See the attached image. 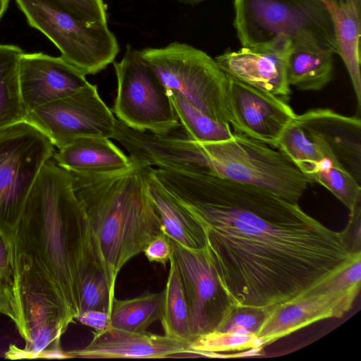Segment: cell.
<instances>
[{
  "instance_id": "6da1fadb",
  "label": "cell",
  "mask_w": 361,
  "mask_h": 361,
  "mask_svg": "<svg viewBox=\"0 0 361 361\" xmlns=\"http://www.w3.org/2000/svg\"><path fill=\"white\" fill-rule=\"evenodd\" d=\"M154 173L203 228L206 252L230 305H279L361 258L341 233L270 190L210 174L166 168Z\"/></svg>"
},
{
  "instance_id": "7a4b0ae2",
  "label": "cell",
  "mask_w": 361,
  "mask_h": 361,
  "mask_svg": "<svg viewBox=\"0 0 361 361\" xmlns=\"http://www.w3.org/2000/svg\"><path fill=\"white\" fill-rule=\"evenodd\" d=\"M11 245L54 289L67 324L74 323L80 312L82 276L96 259L72 173L53 158L44 164L28 195Z\"/></svg>"
},
{
  "instance_id": "3957f363",
  "label": "cell",
  "mask_w": 361,
  "mask_h": 361,
  "mask_svg": "<svg viewBox=\"0 0 361 361\" xmlns=\"http://www.w3.org/2000/svg\"><path fill=\"white\" fill-rule=\"evenodd\" d=\"M145 165L131 161L113 173H71L75 194L87 217L94 258L114 298L122 267L163 232L148 193Z\"/></svg>"
},
{
  "instance_id": "277c9868",
  "label": "cell",
  "mask_w": 361,
  "mask_h": 361,
  "mask_svg": "<svg viewBox=\"0 0 361 361\" xmlns=\"http://www.w3.org/2000/svg\"><path fill=\"white\" fill-rule=\"evenodd\" d=\"M233 6V26L242 47L286 38L292 49L337 54L324 0H234Z\"/></svg>"
},
{
  "instance_id": "5b68a950",
  "label": "cell",
  "mask_w": 361,
  "mask_h": 361,
  "mask_svg": "<svg viewBox=\"0 0 361 361\" xmlns=\"http://www.w3.org/2000/svg\"><path fill=\"white\" fill-rule=\"evenodd\" d=\"M200 143L205 174L261 187L295 203L310 183L283 152L243 133Z\"/></svg>"
},
{
  "instance_id": "8992f818",
  "label": "cell",
  "mask_w": 361,
  "mask_h": 361,
  "mask_svg": "<svg viewBox=\"0 0 361 361\" xmlns=\"http://www.w3.org/2000/svg\"><path fill=\"white\" fill-rule=\"evenodd\" d=\"M12 267L15 324L25 345L23 349L11 345L5 357L69 358L61 347L68 325L56 293L24 256L13 250Z\"/></svg>"
},
{
  "instance_id": "52a82bcc",
  "label": "cell",
  "mask_w": 361,
  "mask_h": 361,
  "mask_svg": "<svg viewBox=\"0 0 361 361\" xmlns=\"http://www.w3.org/2000/svg\"><path fill=\"white\" fill-rule=\"evenodd\" d=\"M163 85L183 95L212 118L228 123V76L215 59L186 43L173 42L140 50Z\"/></svg>"
},
{
  "instance_id": "ba28073f",
  "label": "cell",
  "mask_w": 361,
  "mask_h": 361,
  "mask_svg": "<svg viewBox=\"0 0 361 361\" xmlns=\"http://www.w3.org/2000/svg\"><path fill=\"white\" fill-rule=\"evenodd\" d=\"M28 24L59 49L61 57L85 75L113 63L119 45L107 24L85 23L47 0H16Z\"/></svg>"
},
{
  "instance_id": "9c48e42d",
  "label": "cell",
  "mask_w": 361,
  "mask_h": 361,
  "mask_svg": "<svg viewBox=\"0 0 361 361\" xmlns=\"http://www.w3.org/2000/svg\"><path fill=\"white\" fill-rule=\"evenodd\" d=\"M54 146L26 121L0 130V237L11 243L28 195Z\"/></svg>"
},
{
  "instance_id": "30bf717a",
  "label": "cell",
  "mask_w": 361,
  "mask_h": 361,
  "mask_svg": "<svg viewBox=\"0 0 361 361\" xmlns=\"http://www.w3.org/2000/svg\"><path fill=\"white\" fill-rule=\"evenodd\" d=\"M117 94L113 112L133 129L164 134L180 122L168 89L145 61L140 50L126 45L122 59L113 62Z\"/></svg>"
},
{
  "instance_id": "8fae6325",
  "label": "cell",
  "mask_w": 361,
  "mask_h": 361,
  "mask_svg": "<svg viewBox=\"0 0 361 361\" xmlns=\"http://www.w3.org/2000/svg\"><path fill=\"white\" fill-rule=\"evenodd\" d=\"M25 121L41 130L59 149L83 137L111 138L116 118L96 85L27 113Z\"/></svg>"
},
{
  "instance_id": "7c38bea8",
  "label": "cell",
  "mask_w": 361,
  "mask_h": 361,
  "mask_svg": "<svg viewBox=\"0 0 361 361\" xmlns=\"http://www.w3.org/2000/svg\"><path fill=\"white\" fill-rule=\"evenodd\" d=\"M169 242L171 258L178 269L187 302L192 341L216 328L229 303L205 248L189 249L171 238Z\"/></svg>"
},
{
  "instance_id": "4fadbf2b",
  "label": "cell",
  "mask_w": 361,
  "mask_h": 361,
  "mask_svg": "<svg viewBox=\"0 0 361 361\" xmlns=\"http://www.w3.org/2000/svg\"><path fill=\"white\" fill-rule=\"evenodd\" d=\"M228 123L234 132L275 148L286 128L296 114L287 101L229 75Z\"/></svg>"
},
{
  "instance_id": "5bb4252c",
  "label": "cell",
  "mask_w": 361,
  "mask_h": 361,
  "mask_svg": "<svg viewBox=\"0 0 361 361\" xmlns=\"http://www.w3.org/2000/svg\"><path fill=\"white\" fill-rule=\"evenodd\" d=\"M291 49L289 40L278 38L236 51L226 50L214 59L226 75L288 101L290 86L286 66Z\"/></svg>"
},
{
  "instance_id": "9a60e30c",
  "label": "cell",
  "mask_w": 361,
  "mask_h": 361,
  "mask_svg": "<svg viewBox=\"0 0 361 361\" xmlns=\"http://www.w3.org/2000/svg\"><path fill=\"white\" fill-rule=\"evenodd\" d=\"M360 290L307 292L270 307L257 337L264 347L314 322L342 317L352 308Z\"/></svg>"
},
{
  "instance_id": "2e32d148",
  "label": "cell",
  "mask_w": 361,
  "mask_h": 361,
  "mask_svg": "<svg viewBox=\"0 0 361 361\" xmlns=\"http://www.w3.org/2000/svg\"><path fill=\"white\" fill-rule=\"evenodd\" d=\"M90 82L61 56L23 53L19 62L21 98L27 113L71 95Z\"/></svg>"
},
{
  "instance_id": "e0dca14e",
  "label": "cell",
  "mask_w": 361,
  "mask_h": 361,
  "mask_svg": "<svg viewBox=\"0 0 361 361\" xmlns=\"http://www.w3.org/2000/svg\"><path fill=\"white\" fill-rule=\"evenodd\" d=\"M295 121L307 137L323 145L361 183V120L328 108H317L296 115Z\"/></svg>"
},
{
  "instance_id": "ac0fdd59",
  "label": "cell",
  "mask_w": 361,
  "mask_h": 361,
  "mask_svg": "<svg viewBox=\"0 0 361 361\" xmlns=\"http://www.w3.org/2000/svg\"><path fill=\"white\" fill-rule=\"evenodd\" d=\"M69 358H166L191 355L190 343L165 334L131 332L109 327L94 331L83 348L67 352Z\"/></svg>"
},
{
  "instance_id": "d6986e66",
  "label": "cell",
  "mask_w": 361,
  "mask_h": 361,
  "mask_svg": "<svg viewBox=\"0 0 361 361\" xmlns=\"http://www.w3.org/2000/svg\"><path fill=\"white\" fill-rule=\"evenodd\" d=\"M52 158L61 168L79 174L113 173L131 164L129 157L109 138L103 137L77 140L54 152Z\"/></svg>"
},
{
  "instance_id": "ffe728a7",
  "label": "cell",
  "mask_w": 361,
  "mask_h": 361,
  "mask_svg": "<svg viewBox=\"0 0 361 361\" xmlns=\"http://www.w3.org/2000/svg\"><path fill=\"white\" fill-rule=\"evenodd\" d=\"M152 166L145 165L148 193L159 216L162 231L171 239L189 249L205 246V233L200 224L161 184Z\"/></svg>"
},
{
  "instance_id": "44dd1931",
  "label": "cell",
  "mask_w": 361,
  "mask_h": 361,
  "mask_svg": "<svg viewBox=\"0 0 361 361\" xmlns=\"http://www.w3.org/2000/svg\"><path fill=\"white\" fill-rule=\"evenodd\" d=\"M337 44V54L348 72L358 109L361 107V0H324Z\"/></svg>"
},
{
  "instance_id": "7402d4cb",
  "label": "cell",
  "mask_w": 361,
  "mask_h": 361,
  "mask_svg": "<svg viewBox=\"0 0 361 361\" xmlns=\"http://www.w3.org/2000/svg\"><path fill=\"white\" fill-rule=\"evenodd\" d=\"M23 51L0 44V130L24 121L27 112L19 84V62Z\"/></svg>"
},
{
  "instance_id": "603a6c76",
  "label": "cell",
  "mask_w": 361,
  "mask_h": 361,
  "mask_svg": "<svg viewBox=\"0 0 361 361\" xmlns=\"http://www.w3.org/2000/svg\"><path fill=\"white\" fill-rule=\"evenodd\" d=\"M334 54L329 51L292 49L286 66L290 86L302 91H319L333 78Z\"/></svg>"
},
{
  "instance_id": "cb8c5ba5",
  "label": "cell",
  "mask_w": 361,
  "mask_h": 361,
  "mask_svg": "<svg viewBox=\"0 0 361 361\" xmlns=\"http://www.w3.org/2000/svg\"><path fill=\"white\" fill-rule=\"evenodd\" d=\"M164 301V290L131 299L115 298L109 313L111 327L131 332H145L149 326L161 319Z\"/></svg>"
},
{
  "instance_id": "d4e9b609",
  "label": "cell",
  "mask_w": 361,
  "mask_h": 361,
  "mask_svg": "<svg viewBox=\"0 0 361 361\" xmlns=\"http://www.w3.org/2000/svg\"><path fill=\"white\" fill-rule=\"evenodd\" d=\"M314 142L322 152L323 157L309 175L310 182L323 185L351 212L361 202L360 184L326 147L318 142Z\"/></svg>"
},
{
  "instance_id": "484cf974",
  "label": "cell",
  "mask_w": 361,
  "mask_h": 361,
  "mask_svg": "<svg viewBox=\"0 0 361 361\" xmlns=\"http://www.w3.org/2000/svg\"><path fill=\"white\" fill-rule=\"evenodd\" d=\"M262 348L256 335L243 331L214 330L198 336L190 343L191 355L209 357L256 355Z\"/></svg>"
},
{
  "instance_id": "4316f807",
  "label": "cell",
  "mask_w": 361,
  "mask_h": 361,
  "mask_svg": "<svg viewBox=\"0 0 361 361\" xmlns=\"http://www.w3.org/2000/svg\"><path fill=\"white\" fill-rule=\"evenodd\" d=\"M164 301L161 322L164 334L191 343L189 313L180 276L170 257L168 278L164 288Z\"/></svg>"
},
{
  "instance_id": "83f0119b",
  "label": "cell",
  "mask_w": 361,
  "mask_h": 361,
  "mask_svg": "<svg viewBox=\"0 0 361 361\" xmlns=\"http://www.w3.org/2000/svg\"><path fill=\"white\" fill-rule=\"evenodd\" d=\"M168 90L180 123L193 140L200 142H216L227 140L233 136L229 123L212 118L179 92Z\"/></svg>"
},
{
  "instance_id": "f1b7e54d",
  "label": "cell",
  "mask_w": 361,
  "mask_h": 361,
  "mask_svg": "<svg viewBox=\"0 0 361 361\" xmlns=\"http://www.w3.org/2000/svg\"><path fill=\"white\" fill-rule=\"evenodd\" d=\"M275 148L286 154L307 178L323 157L317 145L295 121L283 130Z\"/></svg>"
},
{
  "instance_id": "f546056e",
  "label": "cell",
  "mask_w": 361,
  "mask_h": 361,
  "mask_svg": "<svg viewBox=\"0 0 361 361\" xmlns=\"http://www.w3.org/2000/svg\"><path fill=\"white\" fill-rule=\"evenodd\" d=\"M114 299L104 273L97 261H92L86 267L81 279L80 314L88 310L110 313Z\"/></svg>"
},
{
  "instance_id": "4dcf8cb0",
  "label": "cell",
  "mask_w": 361,
  "mask_h": 361,
  "mask_svg": "<svg viewBox=\"0 0 361 361\" xmlns=\"http://www.w3.org/2000/svg\"><path fill=\"white\" fill-rule=\"evenodd\" d=\"M269 308L270 307H241L229 304L214 330L224 332L243 331L257 336Z\"/></svg>"
},
{
  "instance_id": "1f68e13d",
  "label": "cell",
  "mask_w": 361,
  "mask_h": 361,
  "mask_svg": "<svg viewBox=\"0 0 361 361\" xmlns=\"http://www.w3.org/2000/svg\"><path fill=\"white\" fill-rule=\"evenodd\" d=\"M88 23L107 24V6L104 0H47Z\"/></svg>"
},
{
  "instance_id": "d6a6232c",
  "label": "cell",
  "mask_w": 361,
  "mask_h": 361,
  "mask_svg": "<svg viewBox=\"0 0 361 361\" xmlns=\"http://www.w3.org/2000/svg\"><path fill=\"white\" fill-rule=\"evenodd\" d=\"M361 258H359L337 274L310 289L307 292H329L360 288Z\"/></svg>"
},
{
  "instance_id": "836d02e7",
  "label": "cell",
  "mask_w": 361,
  "mask_h": 361,
  "mask_svg": "<svg viewBox=\"0 0 361 361\" xmlns=\"http://www.w3.org/2000/svg\"><path fill=\"white\" fill-rule=\"evenodd\" d=\"M361 202L350 212L347 227L340 232L345 244L353 252H361Z\"/></svg>"
},
{
  "instance_id": "e575fe53",
  "label": "cell",
  "mask_w": 361,
  "mask_h": 361,
  "mask_svg": "<svg viewBox=\"0 0 361 361\" xmlns=\"http://www.w3.org/2000/svg\"><path fill=\"white\" fill-rule=\"evenodd\" d=\"M143 252L149 262L160 263L165 267L171 254L169 237L164 232L161 233L149 242Z\"/></svg>"
},
{
  "instance_id": "d590c367",
  "label": "cell",
  "mask_w": 361,
  "mask_h": 361,
  "mask_svg": "<svg viewBox=\"0 0 361 361\" xmlns=\"http://www.w3.org/2000/svg\"><path fill=\"white\" fill-rule=\"evenodd\" d=\"M0 313L16 321L11 279L0 278Z\"/></svg>"
},
{
  "instance_id": "8d00e7d4",
  "label": "cell",
  "mask_w": 361,
  "mask_h": 361,
  "mask_svg": "<svg viewBox=\"0 0 361 361\" xmlns=\"http://www.w3.org/2000/svg\"><path fill=\"white\" fill-rule=\"evenodd\" d=\"M81 324L91 327L95 331H101L111 326L109 312L99 310H88L81 312L76 318Z\"/></svg>"
},
{
  "instance_id": "74e56055",
  "label": "cell",
  "mask_w": 361,
  "mask_h": 361,
  "mask_svg": "<svg viewBox=\"0 0 361 361\" xmlns=\"http://www.w3.org/2000/svg\"><path fill=\"white\" fill-rule=\"evenodd\" d=\"M12 267V245L0 237V278L11 279Z\"/></svg>"
},
{
  "instance_id": "f35d334b",
  "label": "cell",
  "mask_w": 361,
  "mask_h": 361,
  "mask_svg": "<svg viewBox=\"0 0 361 361\" xmlns=\"http://www.w3.org/2000/svg\"><path fill=\"white\" fill-rule=\"evenodd\" d=\"M9 0H0V20L5 13L8 6Z\"/></svg>"
},
{
  "instance_id": "ab89813d",
  "label": "cell",
  "mask_w": 361,
  "mask_h": 361,
  "mask_svg": "<svg viewBox=\"0 0 361 361\" xmlns=\"http://www.w3.org/2000/svg\"><path fill=\"white\" fill-rule=\"evenodd\" d=\"M178 2L186 4V5H191V6H196L205 0H176Z\"/></svg>"
}]
</instances>
